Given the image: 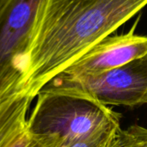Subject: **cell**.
Wrapping results in <instances>:
<instances>
[{"instance_id": "cell-1", "label": "cell", "mask_w": 147, "mask_h": 147, "mask_svg": "<svg viewBox=\"0 0 147 147\" xmlns=\"http://www.w3.org/2000/svg\"><path fill=\"white\" fill-rule=\"evenodd\" d=\"M147 5V0H44L22 79L34 98L55 76Z\"/></svg>"}, {"instance_id": "cell-2", "label": "cell", "mask_w": 147, "mask_h": 147, "mask_svg": "<svg viewBox=\"0 0 147 147\" xmlns=\"http://www.w3.org/2000/svg\"><path fill=\"white\" fill-rule=\"evenodd\" d=\"M28 118L31 134L56 135L76 144L121 128V115L85 96L40 92Z\"/></svg>"}, {"instance_id": "cell-3", "label": "cell", "mask_w": 147, "mask_h": 147, "mask_svg": "<svg viewBox=\"0 0 147 147\" xmlns=\"http://www.w3.org/2000/svg\"><path fill=\"white\" fill-rule=\"evenodd\" d=\"M40 92L90 97L105 106L147 104V55L98 74L72 78L56 76Z\"/></svg>"}, {"instance_id": "cell-4", "label": "cell", "mask_w": 147, "mask_h": 147, "mask_svg": "<svg viewBox=\"0 0 147 147\" xmlns=\"http://www.w3.org/2000/svg\"><path fill=\"white\" fill-rule=\"evenodd\" d=\"M44 0H0V98L22 79Z\"/></svg>"}, {"instance_id": "cell-5", "label": "cell", "mask_w": 147, "mask_h": 147, "mask_svg": "<svg viewBox=\"0 0 147 147\" xmlns=\"http://www.w3.org/2000/svg\"><path fill=\"white\" fill-rule=\"evenodd\" d=\"M146 55L147 36L135 34L133 29L126 34L103 39L57 76L72 78L98 74Z\"/></svg>"}, {"instance_id": "cell-6", "label": "cell", "mask_w": 147, "mask_h": 147, "mask_svg": "<svg viewBox=\"0 0 147 147\" xmlns=\"http://www.w3.org/2000/svg\"><path fill=\"white\" fill-rule=\"evenodd\" d=\"M111 147H147V128L132 125L127 129H121Z\"/></svg>"}, {"instance_id": "cell-7", "label": "cell", "mask_w": 147, "mask_h": 147, "mask_svg": "<svg viewBox=\"0 0 147 147\" xmlns=\"http://www.w3.org/2000/svg\"><path fill=\"white\" fill-rule=\"evenodd\" d=\"M121 128L105 132L96 137L78 142L69 147H111L116 135L121 131Z\"/></svg>"}, {"instance_id": "cell-8", "label": "cell", "mask_w": 147, "mask_h": 147, "mask_svg": "<svg viewBox=\"0 0 147 147\" xmlns=\"http://www.w3.org/2000/svg\"><path fill=\"white\" fill-rule=\"evenodd\" d=\"M31 140V134L26 127L6 147H28Z\"/></svg>"}]
</instances>
